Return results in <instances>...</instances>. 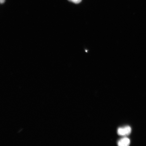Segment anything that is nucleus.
<instances>
[{"label": "nucleus", "mask_w": 146, "mask_h": 146, "mask_svg": "<svg viewBox=\"0 0 146 146\" xmlns=\"http://www.w3.org/2000/svg\"><path fill=\"white\" fill-rule=\"evenodd\" d=\"M131 127L129 126H126L123 127H120L118 129L117 133L120 136L128 135L131 132Z\"/></svg>", "instance_id": "nucleus-1"}, {"label": "nucleus", "mask_w": 146, "mask_h": 146, "mask_svg": "<svg viewBox=\"0 0 146 146\" xmlns=\"http://www.w3.org/2000/svg\"><path fill=\"white\" fill-rule=\"evenodd\" d=\"M130 140L127 138H124L119 140L118 145L120 146H127L130 145Z\"/></svg>", "instance_id": "nucleus-2"}, {"label": "nucleus", "mask_w": 146, "mask_h": 146, "mask_svg": "<svg viewBox=\"0 0 146 146\" xmlns=\"http://www.w3.org/2000/svg\"><path fill=\"white\" fill-rule=\"evenodd\" d=\"M5 0H0V2L1 3H3L5 2Z\"/></svg>", "instance_id": "nucleus-4"}, {"label": "nucleus", "mask_w": 146, "mask_h": 146, "mask_svg": "<svg viewBox=\"0 0 146 146\" xmlns=\"http://www.w3.org/2000/svg\"><path fill=\"white\" fill-rule=\"evenodd\" d=\"M68 1L72 2L73 3L78 4V3H81L82 0H68Z\"/></svg>", "instance_id": "nucleus-3"}]
</instances>
